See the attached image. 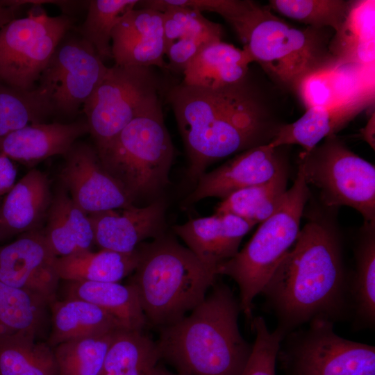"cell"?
Wrapping results in <instances>:
<instances>
[{
	"label": "cell",
	"instance_id": "obj_1",
	"mask_svg": "<svg viewBox=\"0 0 375 375\" xmlns=\"http://www.w3.org/2000/svg\"><path fill=\"white\" fill-rule=\"evenodd\" d=\"M261 293L284 336L313 319L334 323L351 315L349 280L333 228L319 219L306 224Z\"/></svg>",
	"mask_w": 375,
	"mask_h": 375
},
{
	"label": "cell",
	"instance_id": "obj_2",
	"mask_svg": "<svg viewBox=\"0 0 375 375\" xmlns=\"http://www.w3.org/2000/svg\"><path fill=\"white\" fill-rule=\"evenodd\" d=\"M167 99L183 139L194 183L212 162L262 144L265 121L247 79L217 88L172 87Z\"/></svg>",
	"mask_w": 375,
	"mask_h": 375
},
{
	"label": "cell",
	"instance_id": "obj_3",
	"mask_svg": "<svg viewBox=\"0 0 375 375\" xmlns=\"http://www.w3.org/2000/svg\"><path fill=\"white\" fill-rule=\"evenodd\" d=\"M240 311L231 288L215 282L189 314L158 328L160 360L183 375H241L252 345L240 331Z\"/></svg>",
	"mask_w": 375,
	"mask_h": 375
},
{
	"label": "cell",
	"instance_id": "obj_4",
	"mask_svg": "<svg viewBox=\"0 0 375 375\" xmlns=\"http://www.w3.org/2000/svg\"><path fill=\"white\" fill-rule=\"evenodd\" d=\"M139 262L128 284L147 324L161 328L183 318L206 297L217 274L188 247L165 233L138 246Z\"/></svg>",
	"mask_w": 375,
	"mask_h": 375
},
{
	"label": "cell",
	"instance_id": "obj_5",
	"mask_svg": "<svg viewBox=\"0 0 375 375\" xmlns=\"http://www.w3.org/2000/svg\"><path fill=\"white\" fill-rule=\"evenodd\" d=\"M308 196V185L299 165L296 178L276 211L260 223L242 249L217 269V275H226L237 283L240 310L250 322L254 298L297 240Z\"/></svg>",
	"mask_w": 375,
	"mask_h": 375
},
{
	"label": "cell",
	"instance_id": "obj_6",
	"mask_svg": "<svg viewBox=\"0 0 375 375\" xmlns=\"http://www.w3.org/2000/svg\"><path fill=\"white\" fill-rule=\"evenodd\" d=\"M103 168L134 202L169 183L174 146L162 108L133 119L112 140L95 148Z\"/></svg>",
	"mask_w": 375,
	"mask_h": 375
},
{
	"label": "cell",
	"instance_id": "obj_7",
	"mask_svg": "<svg viewBox=\"0 0 375 375\" xmlns=\"http://www.w3.org/2000/svg\"><path fill=\"white\" fill-rule=\"evenodd\" d=\"M230 25L253 62L283 83L297 86L308 73L326 65L316 38L290 26L269 8L244 0Z\"/></svg>",
	"mask_w": 375,
	"mask_h": 375
},
{
	"label": "cell",
	"instance_id": "obj_8",
	"mask_svg": "<svg viewBox=\"0 0 375 375\" xmlns=\"http://www.w3.org/2000/svg\"><path fill=\"white\" fill-rule=\"evenodd\" d=\"M153 67L114 65L83 105L90 134L99 148L133 119L162 108V80Z\"/></svg>",
	"mask_w": 375,
	"mask_h": 375
},
{
	"label": "cell",
	"instance_id": "obj_9",
	"mask_svg": "<svg viewBox=\"0 0 375 375\" xmlns=\"http://www.w3.org/2000/svg\"><path fill=\"white\" fill-rule=\"evenodd\" d=\"M299 165L308 185L317 188L328 206L358 211L366 224L375 222V167L350 151L335 135L301 155Z\"/></svg>",
	"mask_w": 375,
	"mask_h": 375
},
{
	"label": "cell",
	"instance_id": "obj_10",
	"mask_svg": "<svg viewBox=\"0 0 375 375\" xmlns=\"http://www.w3.org/2000/svg\"><path fill=\"white\" fill-rule=\"evenodd\" d=\"M332 322L316 319L284 338L288 375H375V348L340 337Z\"/></svg>",
	"mask_w": 375,
	"mask_h": 375
},
{
	"label": "cell",
	"instance_id": "obj_11",
	"mask_svg": "<svg viewBox=\"0 0 375 375\" xmlns=\"http://www.w3.org/2000/svg\"><path fill=\"white\" fill-rule=\"evenodd\" d=\"M66 15L31 12L0 29V82L17 88H35L57 46L72 28Z\"/></svg>",
	"mask_w": 375,
	"mask_h": 375
},
{
	"label": "cell",
	"instance_id": "obj_12",
	"mask_svg": "<svg viewBox=\"0 0 375 375\" xmlns=\"http://www.w3.org/2000/svg\"><path fill=\"white\" fill-rule=\"evenodd\" d=\"M65 35L42 72L38 85L49 95L53 114L69 116L92 96L108 67L83 38Z\"/></svg>",
	"mask_w": 375,
	"mask_h": 375
},
{
	"label": "cell",
	"instance_id": "obj_13",
	"mask_svg": "<svg viewBox=\"0 0 375 375\" xmlns=\"http://www.w3.org/2000/svg\"><path fill=\"white\" fill-rule=\"evenodd\" d=\"M56 258L43 231L22 233L0 247V281L40 296L50 305L57 299L60 280Z\"/></svg>",
	"mask_w": 375,
	"mask_h": 375
},
{
	"label": "cell",
	"instance_id": "obj_14",
	"mask_svg": "<svg viewBox=\"0 0 375 375\" xmlns=\"http://www.w3.org/2000/svg\"><path fill=\"white\" fill-rule=\"evenodd\" d=\"M62 185L85 213L118 210L133 205L126 191L103 168L94 147L75 143L64 156Z\"/></svg>",
	"mask_w": 375,
	"mask_h": 375
},
{
	"label": "cell",
	"instance_id": "obj_15",
	"mask_svg": "<svg viewBox=\"0 0 375 375\" xmlns=\"http://www.w3.org/2000/svg\"><path fill=\"white\" fill-rule=\"evenodd\" d=\"M284 167L276 149L267 143L252 147L203 174L182 204L188 207L208 197L224 199L238 190L270 180Z\"/></svg>",
	"mask_w": 375,
	"mask_h": 375
},
{
	"label": "cell",
	"instance_id": "obj_16",
	"mask_svg": "<svg viewBox=\"0 0 375 375\" xmlns=\"http://www.w3.org/2000/svg\"><path fill=\"white\" fill-rule=\"evenodd\" d=\"M297 88L306 109L374 99V65L334 60L308 73Z\"/></svg>",
	"mask_w": 375,
	"mask_h": 375
},
{
	"label": "cell",
	"instance_id": "obj_17",
	"mask_svg": "<svg viewBox=\"0 0 375 375\" xmlns=\"http://www.w3.org/2000/svg\"><path fill=\"white\" fill-rule=\"evenodd\" d=\"M94 235V243L101 249L119 252L133 251L147 238L164 234L165 202L155 200L137 207L88 214Z\"/></svg>",
	"mask_w": 375,
	"mask_h": 375
},
{
	"label": "cell",
	"instance_id": "obj_18",
	"mask_svg": "<svg viewBox=\"0 0 375 375\" xmlns=\"http://www.w3.org/2000/svg\"><path fill=\"white\" fill-rule=\"evenodd\" d=\"M115 64L165 69L162 12L139 8L127 12L112 33Z\"/></svg>",
	"mask_w": 375,
	"mask_h": 375
},
{
	"label": "cell",
	"instance_id": "obj_19",
	"mask_svg": "<svg viewBox=\"0 0 375 375\" xmlns=\"http://www.w3.org/2000/svg\"><path fill=\"white\" fill-rule=\"evenodd\" d=\"M254 225L234 215L214 214L175 225L172 229L187 247L217 274L219 265L238 252L243 237Z\"/></svg>",
	"mask_w": 375,
	"mask_h": 375
},
{
	"label": "cell",
	"instance_id": "obj_20",
	"mask_svg": "<svg viewBox=\"0 0 375 375\" xmlns=\"http://www.w3.org/2000/svg\"><path fill=\"white\" fill-rule=\"evenodd\" d=\"M90 132L87 121L27 125L0 140V152L26 166L56 155L65 156L81 136Z\"/></svg>",
	"mask_w": 375,
	"mask_h": 375
},
{
	"label": "cell",
	"instance_id": "obj_21",
	"mask_svg": "<svg viewBox=\"0 0 375 375\" xmlns=\"http://www.w3.org/2000/svg\"><path fill=\"white\" fill-rule=\"evenodd\" d=\"M52 196L47 176L31 169L6 194L0 206V241L40 230Z\"/></svg>",
	"mask_w": 375,
	"mask_h": 375
},
{
	"label": "cell",
	"instance_id": "obj_22",
	"mask_svg": "<svg viewBox=\"0 0 375 375\" xmlns=\"http://www.w3.org/2000/svg\"><path fill=\"white\" fill-rule=\"evenodd\" d=\"M374 99H364L352 103L326 107H312L293 123L278 128L269 147L277 149L283 145L299 144L304 152H309L324 138L335 135Z\"/></svg>",
	"mask_w": 375,
	"mask_h": 375
},
{
	"label": "cell",
	"instance_id": "obj_23",
	"mask_svg": "<svg viewBox=\"0 0 375 375\" xmlns=\"http://www.w3.org/2000/svg\"><path fill=\"white\" fill-rule=\"evenodd\" d=\"M253 60L245 49L222 40L205 44L183 71V83L217 88L238 83L247 75Z\"/></svg>",
	"mask_w": 375,
	"mask_h": 375
},
{
	"label": "cell",
	"instance_id": "obj_24",
	"mask_svg": "<svg viewBox=\"0 0 375 375\" xmlns=\"http://www.w3.org/2000/svg\"><path fill=\"white\" fill-rule=\"evenodd\" d=\"M43 231L57 257L90 250L94 235L89 216L73 201L62 185L52 197Z\"/></svg>",
	"mask_w": 375,
	"mask_h": 375
},
{
	"label": "cell",
	"instance_id": "obj_25",
	"mask_svg": "<svg viewBox=\"0 0 375 375\" xmlns=\"http://www.w3.org/2000/svg\"><path fill=\"white\" fill-rule=\"evenodd\" d=\"M51 347L72 340L126 329L114 317L99 307L78 299L55 300L50 305Z\"/></svg>",
	"mask_w": 375,
	"mask_h": 375
},
{
	"label": "cell",
	"instance_id": "obj_26",
	"mask_svg": "<svg viewBox=\"0 0 375 375\" xmlns=\"http://www.w3.org/2000/svg\"><path fill=\"white\" fill-rule=\"evenodd\" d=\"M139 258L138 248L128 253L90 249L57 257L56 269L65 281L117 283L135 271Z\"/></svg>",
	"mask_w": 375,
	"mask_h": 375
},
{
	"label": "cell",
	"instance_id": "obj_27",
	"mask_svg": "<svg viewBox=\"0 0 375 375\" xmlns=\"http://www.w3.org/2000/svg\"><path fill=\"white\" fill-rule=\"evenodd\" d=\"M65 283V298L81 299L99 307L117 319L126 329L142 331L146 325L138 295L131 285L119 282Z\"/></svg>",
	"mask_w": 375,
	"mask_h": 375
},
{
	"label": "cell",
	"instance_id": "obj_28",
	"mask_svg": "<svg viewBox=\"0 0 375 375\" xmlns=\"http://www.w3.org/2000/svg\"><path fill=\"white\" fill-rule=\"evenodd\" d=\"M335 61L374 65L375 1H353L330 44Z\"/></svg>",
	"mask_w": 375,
	"mask_h": 375
},
{
	"label": "cell",
	"instance_id": "obj_29",
	"mask_svg": "<svg viewBox=\"0 0 375 375\" xmlns=\"http://www.w3.org/2000/svg\"><path fill=\"white\" fill-rule=\"evenodd\" d=\"M37 334L19 332L0 338V375H58L53 347Z\"/></svg>",
	"mask_w": 375,
	"mask_h": 375
},
{
	"label": "cell",
	"instance_id": "obj_30",
	"mask_svg": "<svg viewBox=\"0 0 375 375\" xmlns=\"http://www.w3.org/2000/svg\"><path fill=\"white\" fill-rule=\"evenodd\" d=\"M160 360L156 342L142 331L119 330L101 375H152Z\"/></svg>",
	"mask_w": 375,
	"mask_h": 375
},
{
	"label": "cell",
	"instance_id": "obj_31",
	"mask_svg": "<svg viewBox=\"0 0 375 375\" xmlns=\"http://www.w3.org/2000/svg\"><path fill=\"white\" fill-rule=\"evenodd\" d=\"M284 167L270 180L238 190L217 206L215 214H231L254 224L269 217L279 206L287 191Z\"/></svg>",
	"mask_w": 375,
	"mask_h": 375
},
{
	"label": "cell",
	"instance_id": "obj_32",
	"mask_svg": "<svg viewBox=\"0 0 375 375\" xmlns=\"http://www.w3.org/2000/svg\"><path fill=\"white\" fill-rule=\"evenodd\" d=\"M367 226L356 250L355 274L349 281L351 315L359 328H373L375 323L374 224Z\"/></svg>",
	"mask_w": 375,
	"mask_h": 375
},
{
	"label": "cell",
	"instance_id": "obj_33",
	"mask_svg": "<svg viewBox=\"0 0 375 375\" xmlns=\"http://www.w3.org/2000/svg\"><path fill=\"white\" fill-rule=\"evenodd\" d=\"M53 114L49 97L40 86L24 90L0 82V140L27 125L44 123Z\"/></svg>",
	"mask_w": 375,
	"mask_h": 375
},
{
	"label": "cell",
	"instance_id": "obj_34",
	"mask_svg": "<svg viewBox=\"0 0 375 375\" xmlns=\"http://www.w3.org/2000/svg\"><path fill=\"white\" fill-rule=\"evenodd\" d=\"M48 305L40 296L0 281V338L19 332L38 335Z\"/></svg>",
	"mask_w": 375,
	"mask_h": 375
},
{
	"label": "cell",
	"instance_id": "obj_35",
	"mask_svg": "<svg viewBox=\"0 0 375 375\" xmlns=\"http://www.w3.org/2000/svg\"><path fill=\"white\" fill-rule=\"evenodd\" d=\"M118 331L56 345L53 351L58 375H101L108 351Z\"/></svg>",
	"mask_w": 375,
	"mask_h": 375
},
{
	"label": "cell",
	"instance_id": "obj_36",
	"mask_svg": "<svg viewBox=\"0 0 375 375\" xmlns=\"http://www.w3.org/2000/svg\"><path fill=\"white\" fill-rule=\"evenodd\" d=\"M138 0H92L84 22L78 28L80 36L95 49L104 61L112 58V33L121 18L135 8Z\"/></svg>",
	"mask_w": 375,
	"mask_h": 375
},
{
	"label": "cell",
	"instance_id": "obj_37",
	"mask_svg": "<svg viewBox=\"0 0 375 375\" xmlns=\"http://www.w3.org/2000/svg\"><path fill=\"white\" fill-rule=\"evenodd\" d=\"M351 3L342 0H272L269 5L288 17L315 28L328 26L337 32Z\"/></svg>",
	"mask_w": 375,
	"mask_h": 375
},
{
	"label": "cell",
	"instance_id": "obj_38",
	"mask_svg": "<svg viewBox=\"0 0 375 375\" xmlns=\"http://www.w3.org/2000/svg\"><path fill=\"white\" fill-rule=\"evenodd\" d=\"M162 24L165 51L174 42L184 38H206L222 40L223 30L220 24L206 18L193 9L168 6L164 8Z\"/></svg>",
	"mask_w": 375,
	"mask_h": 375
},
{
	"label": "cell",
	"instance_id": "obj_39",
	"mask_svg": "<svg viewBox=\"0 0 375 375\" xmlns=\"http://www.w3.org/2000/svg\"><path fill=\"white\" fill-rule=\"evenodd\" d=\"M256 339L241 375H276V362L284 335L277 328L270 331L265 319L251 321Z\"/></svg>",
	"mask_w": 375,
	"mask_h": 375
},
{
	"label": "cell",
	"instance_id": "obj_40",
	"mask_svg": "<svg viewBox=\"0 0 375 375\" xmlns=\"http://www.w3.org/2000/svg\"><path fill=\"white\" fill-rule=\"evenodd\" d=\"M214 41L218 40L206 38H184L176 40L165 51V55L169 62V65L176 70L183 72L200 49L205 44Z\"/></svg>",
	"mask_w": 375,
	"mask_h": 375
},
{
	"label": "cell",
	"instance_id": "obj_41",
	"mask_svg": "<svg viewBox=\"0 0 375 375\" xmlns=\"http://www.w3.org/2000/svg\"><path fill=\"white\" fill-rule=\"evenodd\" d=\"M16 177L17 169L12 160L0 152V197L12 188Z\"/></svg>",
	"mask_w": 375,
	"mask_h": 375
},
{
	"label": "cell",
	"instance_id": "obj_42",
	"mask_svg": "<svg viewBox=\"0 0 375 375\" xmlns=\"http://www.w3.org/2000/svg\"><path fill=\"white\" fill-rule=\"evenodd\" d=\"M20 8L17 1H0V29L17 19Z\"/></svg>",
	"mask_w": 375,
	"mask_h": 375
},
{
	"label": "cell",
	"instance_id": "obj_43",
	"mask_svg": "<svg viewBox=\"0 0 375 375\" xmlns=\"http://www.w3.org/2000/svg\"><path fill=\"white\" fill-rule=\"evenodd\" d=\"M362 138L374 149V115L362 130Z\"/></svg>",
	"mask_w": 375,
	"mask_h": 375
},
{
	"label": "cell",
	"instance_id": "obj_44",
	"mask_svg": "<svg viewBox=\"0 0 375 375\" xmlns=\"http://www.w3.org/2000/svg\"><path fill=\"white\" fill-rule=\"evenodd\" d=\"M152 375H183L178 372H172L165 368V367L160 365L158 363L156 366Z\"/></svg>",
	"mask_w": 375,
	"mask_h": 375
}]
</instances>
